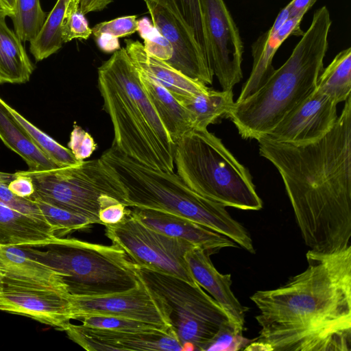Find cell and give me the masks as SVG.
Here are the masks:
<instances>
[{
	"label": "cell",
	"mask_w": 351,
	"mask_h": 351,
	"mask_svg": "<svg viewBox=\"0 0 351 351\" xmlns=\"http://www.w3.org/2000/svg\"><path fill=\"white\" fill-rule=\"evenodd\" d=\"M134 267L140 281L162 304L182 348L190 343L195 350H205L220 328L231 322L199 285L146 267Z\"/></svg>",
	"instance_id": "ba28073f"
},
{
	"label": "cell",
	"mask_w": 351,
	"mask_h": 351,
	"mask_svg": "<svg viewBox=\"0 0 351 351\" xmlns=\"http://www.w3.org/2000/svg\"><path fill=\"white\" fill-rule=\"evenodd\" d=\"M36 260L60 272L74 297H99L137 287L134 264L119 247L75 238L58 239L45 250L24 246Z\"/></svg>",
	"instance_id": "52a82bcc"
},
{
	"label": "cell",
	"mask_w": 351,
	"mask_h": 351,
	"mask_svg": "<svg viewBox=\"0 0 351 351\" xmlns=\"http://www.w3.org/2000/svg\"><path fill=\"white\" fill-rule=\"evenodd\" d=\"M4 274L1 269H0V290L4 286Z\"/></svg>",
	"instance_id": "7dc6e473"
},
{
	"label": "cell",
	"mask_w": 351,
	"mask_h": 351,
	"mask_svg": "<svg viewBox=\"0 0 351 351\" xmlns=\"http://www.w3.org/2000/svg\"><path fill=\"white\" fill-rule=\"evenodd\" d=\"M99 158L122 186L128 207L158 210L186 218L226 236L249 252H255L249 233L225 206L195 192L177 173L147 166L113 145Z\"/></svg>",
	"instance_id": "5b68a950"
},
{
	"label": "cell",
	"mask_w": 351,
	"mask_h": 351,
	"mask_svg": "<svg viewBox=\"0 0 351 351\" xmlns=\"http://www.w3.org/2000/svg\"><path fill=\"white\" fill-rule=\"evenodd\" d=\"M137 30L136 16L132 15L97 23L93 27L92 34L96 38L103 35L118 38L133 34Z\"/></svg>",
	"instance_id": "8d00e7d4"
},
{
	"label": "cell",
	"mask_w": 351,
	"mask_h": 351,
	"mask_svg": "<svg viewBox=\"0 0 351 351\" xmlns=\"http://www.w3.org/2000/svg\"><path fill=\"white\" fill-rule=\"evenodd\" d=\"M0 98V139L27 164L29 171H43L59 168L35 145L16 121Z\"/></svg>",
	"instance_id": "cb8c5ba5"
},
{
	"label": "cell",
	"mask_w": 351,
	"mask_h": 351,
	"mask_svg": "<svg viewBox=\"0 0 351 351\" xmlns=\"http://www.w3.org/2000/svg\"><path fill=\"white\" fill-rule=\"evenodd\" d=\"M304 16L289 17L288 3L275 19L271 28L261 35L252 45L253 64L250 75L244 83L237 102L242 101L261 88L274 68L272 60L282 43L290 36H302L300 27Z\"/></svg>",
	"instance_id": "e0dca14e"
},
{
	"label": "cell",
	"mask_w": 351,
	"mask_h": 351,
	"mask_svg": "<svg viewBox=\"0 0 351 351\" xmlns=\"http://www.w3.org/2000/svg\"><path fill=\"white\" fill-rule=\"evenodd\" d=\"M306 257L304 271L250 296L259 311L255 339L272 351H350L351 246Z\"/></svg>",
	"instance_id": "7a4b0ae2"
},
{
	"label": "cell",
	"mask_w": 351,
	"mask_h": 351,
	"mask_svg": "<svg viewBox=\"0 0 351 351\" xmlns=\"http://www.w3.org/2000/svg\"><path fill=\"white\" fill-rule=\"evenodd\" d=\"M138 71L143 86L152 104L173 142L176 145L182 136L193 129L188 110L164 86L143 72Z\"/></svg>",
	"instance_id": "603a6c76"
},
{
	"label": "cell",
	"mask_w": 351,
	"mask_h": 351,
	"mask_svg": "<svg viewBox=\"0 0 351 351\" xmlns=\"http://www.w3.org/2000/svg\"><path fill=\"white\" fill-rule=\"evenodd\" d=\"M242 332L243 330L229 322L220 328L216 336L206 346L205 350H239L252 342V340L242 336Z\"/></svg>",
	"instance_id": "d590c367"
},
{
	"label": "cell",
	"mask_w": 351,
	"mask_h": 351,
	"mask_svg": "<svg viewBox=\"0 0 351 351\" xmlns=\"http://www.w3.org/2000/svg\"><path fill=\"white\" fill-rule=\"evenodd\" d=\"M68 147L78 160L89 158L97 148L92 136L80 126L74 124Z\"/></svg>",
	"instance_id": "ab89813d"
},
{
	"label": "cell",
	"mask_w": 351,
	"mask_h": 351,
	"mask_svg": "<svg viewBox=\"0 0 351 351\" xmlns=\"http://www.w3.org/2000/svg\"><path fill=\"white\" fill-rule=\"evenodd\" d=\"M58 237L52 227L0 201V245L44 247Z\"/></svg>",
	"instance_id": "7402d4cb"
},
{
	"label": "cell",
	"mask_w": 351,
	"mask_h": 351,
	"mask_svg": "<svg viewBox=\"0 0 351 351\" xmlns=\"http://www.w3.org/2000/svg\"><path fill=\"white\" fill-rule=\"evenodd\" d=\"M78 320L85 326L114 330L152 332L168 331L171 328L110 315H88L80 317Z\"/></svg>",
	"instance_id": "1f68e13d"
},
{
	"label": "cell",
	"mask_w": 351,
	"mask_h": 351,
	"mask_svg": "<svg viewBox=\"0 0 351 351\" xmlns=\"http://www.w3.org/2000/svg\"><path fill=\"white\" fill-rule=\"evenodd\" d=\"M210 253L198 247H192L185 259L195 282L222 307L230 321L243 330L248 308L243 306L231 290V274L219 273L210 258Z\"/></svg>",
	"instance_id": "ffe728a7"
},
{
	"label": "cell",
	"mask_w": 351,
	"mask_h": 351,
	"mask_svg": "<svg viewBox=\"0 0 351 351\" xmlns=\"http://www.w3.org/2000/svg\"><path fill=\"white\" fill-rule=\"evenodd\" d=\"M3 103L16 121L27 133L35 145L59 167L75 165L82 162L75 158L69 148L60 145L36 128L5 101Z\"/></svg>",
	"instance_id": "f1b7e54d"
},
{
	"label": "cell",
	"mask_w": 351,
	"mask_h": 351,
	"mask_svg": "<svg viewBox=\"0 0 351 351\" xmlns=\"http://www.w3.org/2000/svg\"><path fill=\"white\" fill-rule=\"evenodd\" d=\"M31 178L34 186L32 197L86 217L94 224L99 219V197L112 196L125 204V192L100 158L48 171H21Z\"/></svg>",
	"instance_id": "9c48e42d"
},
{
	"label": "cell",
	"mask_w": 351,
	"mask_h": 351,
	"mask_svg": "<svg viewBox=\"0 0 351 351\" xmlns=\"http://www.w3.org/2000/svg\"><path fill=\"white\" fill-rule=\"evenodd\" d=\"M112 1V0H104V8H106L107 5H108V4H110Z\"/></svg>",
	"instance_id": "c3c4849f"
},
{
	"label": "cell",
	"mask_w": 351,
	"mask_h": 351,
	"mask_svg": "<svg viewBox=\"0 0 351 351\" xmlns=\"http://www.w3.org/2000/svg\"><path fill=\"white\" fill-rule=\"evenodd\" d=\"M137 32L143 40V47L149 54L165 62L171 58L173 49L171 45L147 18L143 17L138 21Z\"/></svg>",
	"instance_id": "836d02e7"
},
{
	"label": "cell",
	"mask_w": 351,
	"mask_h": 351,
	"mask_svg": "<svg viewBox=\"0 0 351 351\" xmlns=\"http://www.w3.org/2000/svg\"><path fill=\"white\" fill-rule=\"evenodd\" d=\"M97 42L99 47L107 52L115 51L119 49L118 38H114L109 36H101L97 38Z\"/></svg>",
	"instance_id": "7bdbcfd3"
},
{
	"label": "cell",
	"mask_w": 351,
	"mask_h": 351,
	"mask_svg": "<svg viewBox=\"0 0 351 351\" xmlns=\"http://www.w3.org/2000/svg\"><path fill=\"white\" fill-rule=\"evenodd\" d=\"M84 349L94 350H182L172 328L168 331H125L69 324L64 330Z\"/></svg>",
	"instance_id": "2e32d148"
},
{
	"label": "cell",
	"mask_w": 351,
	"mask_h": 351,
	"mask_svg": "<svg viewBox=\"0 0 351 351\" xmlns=\"http://www.w3.org/2000/svg\"><path fill=\"white\" fill-rule=\"evenodd\" d=\"M97 85L114 131L112 145L152 168L173 172L176 144L160 121L125 48L97 70Z\"/></svg>",
	"instance_id": "3957f363"
},
{
	"label": "cell",
	"mask_w": 351,
	"mask_h": 351,
	"mask_svg": "<svg viewBox=\"0 0 351 351\" xmlns=\"http://www.w3.org/2000/svg\"><path fill=\"white\" fill-rule=\"evenodd\" d=\"M0 269L4 285L47 289L70 295L62 275L35 259L24 246L0 245Z\"/></svg>",
	"instance_id": "d6986e66"
},
{
	"label": "cell",
	"mask_w": 351,
	"mask_h": 351,
	"mask_svg": "<svg viewBox=\"0 0 351 351\" xmlns=\"http://www.w3.org/2000/svg\"><path fill=\"white\" fill-rule=\"evenodd\" d=\"M105 226L106 237L123 250L134 264L198 285L185 259L188 250L195 246L192 243L147 226L132 215L131 209L121 222Z\"/></svg>",
	"instance_id": "30bf717a"
},
{
	"label": "cell",
	"mask_w": 351,
	"mask_h": 351,
	"mask_svg": "<svg viewBox=\"0 0 351 351\" xmlns=\"http://www.w3.org/2000/svg\"><path fill=\"white\" fill-rule=\"evenodd\" d=\"M337 103L317 86L271 130L263 135L278 142L301 144L315 141L334 125Z\"/></svg>",
	"instance_id": "5bb4252c"
},
{
	"label": "cell",
	"mask_w": 351,
	"mask_h": 351,
	"mask_svg": "<svg viewBox=\"0 0 351 351\" xmlns=\"http://www.w3.org/2000/svg\"><path fill=\"white\" fill-rule=\"evenodd\" d=\"M47 16L40 0H16L15 12L10 18L19 39L30 42L42 29Z\"/></svg>",
	"instance_id": "f546056e"
},
{
	"label": "cell",
	"mask_w": 351,
	"mask_h": 351,
	"mask_svg": "<svg viewBox=\"0 0 351 351\" xmlns=\"http://www.w3.org/2000/svg\"><path fill=\"white\" fill-rule=\"evenodd\" d=\"M0 310L63 331L73 319L69 295L47 289L4 285L0 290Z\"/></svg>",
	"instance_id": "9a60e30c"
},
{
	"label": "cell",
	"mask_w": 351,
	"mask_h": 351,
	"mask_svg": "<svg viewBox=\"0 0 351 351\" xmlns=\"http://www.w3.org/2000/svg\"><path fill=\"white\" fill-rule=\"evenodd\" d=\"M244 350L272 351V348L269 344L258 341L250 343L246 347H245Z\"/></svg>",
	"instance_id": "f6af8a7d"
},
{
	"label": "cell",
	"mask_w": 351,
	"mask_h": 351,
	"mask_svg": "<svg viewBox=\"0 0 351 351\" xmlns=\"http://www.w3.org/2000/svg\"><path fill=\"white\" fill-rule=\"evenodd\" d=\"M92 34V29L80 10L79 0H69L61 25L63 43L73 39L86 40Z\"/></svg>",
	"instance_id": "d6a6232c"
},
{
	"label": "cell",
	"mask_w": 351,
	"mask_h": 351,
	"mask_svg": "<svg viewBox=\"0 0 351 351\" xmlns=\"http://www.w3.org/2000/svg\"><path fill=\"white\" fill-rule=\"evenodd\" d=\"M33 71L22 41L0 14V84L25 83Z\"/></svg>",
	"instance_id": "d4e9b609"
},
{
	"label": "cell",
	"mask_w": 351,
	"mask_h": 351,
	"mask_svg": "<svg viewBox=\"0 0 351 351\" xmlns=\"http://www.w3.org/2000/svg\"><path fill=\"white\" fill-rule=\"evenodd\" d=\"M145 1L146 0H143ZM184 19L193 29L195 36L206 56V35L202 0H174Z\"/></svg>",
	"instance_id": "e575fe53"
},
{
	"label": "cell",
	"mask_w": 351,
	"mask_h": 351,
	"mask_svg": "<svg viewBox=\"0 0 351 351\" xmlns=\"http://www.w3.org/2000/svg\"><path fill=\"white\" fill-rule=\"evenodd\" d=\"M16 0H0V14L12 16L16 10Z\"/></svg>",
	"instance_id": "ee69618b"
},
{
	"label": "cell",
	"mask_w": 351,
	"mask_h": 351,
	"mask_svg": "<svg viewBox=\"0 0 351 351\" xmlns=\"http://www.w3.org/2000/svg\"><path fill=\"white\" fill-rule=\"evenodd\" d=\"M317 0H291L289 4V17L304 16Z\"/></svg>",
	"instance_id": "b9f144b4"
},
{
	"label": "cell",
	"mask_w": 351,
	"mask_h": 351,
	"mask_svg": "<svg viewBox=\"0 0 351 351\" xmlns=\"http://www.w3.org/2000/svg\"><path fill=\"white\" fill-rule=\"evenodd\" d=\"M188 110L193 128L207 129L219 118L226 117L234 106L232 90L208 88L180 101Z\"/></svg>",
	"instance_id": "484cf974"
},
{
	"label": "cell",
	"mask_w": 351,
	"mask_h": 351,
	"mask_svg": "<svg viewBox=\"0 0 351 351\" xmlns=\"http://www.w3.org/2000/svg\"><path fill=\"white\" fill-rule=\"evenodd\" d=\"M317 87L337 104L351 97V48L341 51L319 74Z\"/></svg>",
	"instance_id": "4316f807"
},
{
	"label": "cell",
	"mask_w": 351,
	"mask_h": 351,
	"mask_svg": "<svg viewBox=\"0 0 351 351\" xmlns=\"http://www.w3.org/2000/svg\"><path fill=\"white\" fill-rule=\"evenodd\" d=\"M256 140L261 156L282 177L309 250L330 254L350 247L351 97L332 128L315 141Z\"/></svg>",
	"instance_id": "6da1fadb"
},
{
	"label": "cell",
	"mask_w": 351,
	"mask_h": 351,
	"mask_svg": "<svg viewBox=\"0 0 351 351\" xmlns=\"http://www.w3.org/2000/svg\"><path fill=\"white\" fill-rule=\"evenodd\" d=\"M16 177L10 181L8 184V189L16 195L29 198L34 193L35 189L31 178L25 175L15 172Z\"/></svg>",
	"instance_id": "60d3db41"
},
{
	"label": "cell",
	"mask_w": 351,
	"mask_h": 351,
	"mask_svg": "<svg viewBox=\"0 0 351 351\" xmlns=\"http://www.w3.org/2000/svg\"><path fill=\"white\" fill-rule=\"evenodd\" d=\"M67 4L64 0H57L42 29L29 42V51L36 61L49 57L62 47L61 25Z\"/></svg>",
	"instance_id": "83f0119b"
},
{
	"label": "cell",
	"mask_w": 351,
	"mask_h": 351,
	"mask_svg": "<svg viewBox=\"0 0 351 351\" xmlns=\"http://www.w3.org/2000/svg\"><path fill=\"white\" fill-rule=\"evenodd\" d=\"M69 299L73 319L110 315L171 328L162 304L141 281L137 287L124 292L91 298L69 295Z\"/></svg>",
	"instance_id": "4fadbf2b"
},
{
	"label": "cell",
	"mask_w": 351,
	"mask_h": 351,
	"mask_svg": "<svg viewBox=\"0 0 351 351\" xmlns=\"http://www.w3.org/2000/svg\"><path fill=\"white\" fill-rule=\"evenodd\" d=\"M174 163L177 174L199 195L225 207L262 208L248 170L207 129L193 128L180 138Z\"/></svg>",
	"instance_id": "8992f818"
},
{
	"label": "cell",
	"mask_w": 351,
	"mask_h": 351,
	"mask_svg": "<svg viewBox=\"0 0 351 351\" xmlns=\"http://www.w3.org/2000/svg\"><path fill=\"white\" fill-rule=\"evenodd\" d=\"M331 24L326 6L316 10L286 62L256 92L234 102L226 117L243 138L256 139L267 134L315 89L324 69Z\"/></svg>",
	"instance_id": "277c9868"
},
{
	"label": "cell",
	"mask_w": 351,
	"mask_h": 351,
	"mask_svg": "<svg viewBox=\"0 0 351 351\" xmlns=\"http://www.w3.org/2000/svg\"><path fill=\"white\" fill-rule=\"evenodd\" d=\"M16 177V173H9L0 172V183L8 184Z\"/></svg>",
	"instance_id": "bcb514c9"
},
{
	"label": "cell",
	"mask_w": 351,
	"mask_h": 351,
	"mask_svg": "<svg viewBox=\"0 0 351 351\" xmlns=\"http://www.w3.org/2000/svg\"><path fill=\"white\" fill-rule=\"evenodd\" d=\"M145 2L153 25L172 47V57L167 62L194 80L211 84L214 75L206 54L174 0Z\"/></svg>",
	"instance_id": "7c38bea8"
},
{
	"label": "cell",
	"mask_w": 351,
	"mask_h": 351,
	"mask_svg": "<svg viewBox=\"0 0 351 351\" xmlns=\"http://www.w3.org/2000/svg\"><path fill=\"white\" fill-rule=\"evenodd\" d=\"M99 219L101 225L116 224L126 217L130 212L128 207L116 198L102 195L99 199Z\"/></svg>",
	"instance_id": "f35d334b"
},
{
	"label": "cell",
	"mask_w": 351,
	"mask_h": 351,
	"mask_svg": "<svg viewBox=\"0 0 351 351\" xmlns=\"http://www.w3.org/2000/svg\"><path fill=\"white\" fill-rule=\"evenodd\" d=\"M125 43V49L135 66L164 86L179 101L209 88L206 84L184 75L167 62L149 54L139 41L126 39Z\"/></svg>",
	"instance_id": "44dd1931"
},
{
	"label": "cell",
	"mask_w": 351,
	"mask_h": 351,
	"mask_svg": "<svg viewBox=\"0 0 351 351\" xmlns=\"http://www.w3.org/2000/svg\"><path fill=\"white\" fill-rule=\"evenodd\" d=\"M132 215L147 226L169 237L186 241L210 254L225 247H237L232 240L205 226L169 213L132 207Z\"/></svg>",
	"instance_id": "ac0fdd59"
},
{
	"label": "cell",
	"mask_w": 351,
	"mask_h": 351,
	"mask_svg": "<svg viewBox=\"0 0 351 351\" xmlns=\"http://www.w3.org/2000/svg\"><path fill=\"white\" fill-rule=\"evenodd\" d=\"M0 201L14 210L48 223L33 199L16 195L8 189V184L0 183Z\"/></svg>",
	"instance_id": "74e56055"
},
{
	"label": "cell",
	"mask_w": 351,
	"mask_h": 351,
	"mask_svg": "<svg viewBox=\"0 0 351 351\" xmlns=\"http://www.w3.org/2000/svg\"><path fill=\"white\" fill-rule=\"evenodd\" d=\"M206 58L223 90H232L243 78V44L224 0H202Z\"/></svg>",
	"instance_id": "8fae6325"
},
{
	"label": "cell",
	"mask_w": 351,
	"mask_h": 351,
	"mask_svg": "<svg viewBox=\"0 0 351 351\" xmlns=\"http://www.w3.org/2000/svg\"><path fill=\"white\" fill-rule=\"evenodd\" d=\"M37 204L43 215L55 231L56 235L63 236L73 231L87 229L94 224L84 216L46 202L38 197H30Z\"/></svg>",
	"instance_id": "4dcf8cb0"
}]
</instances>
